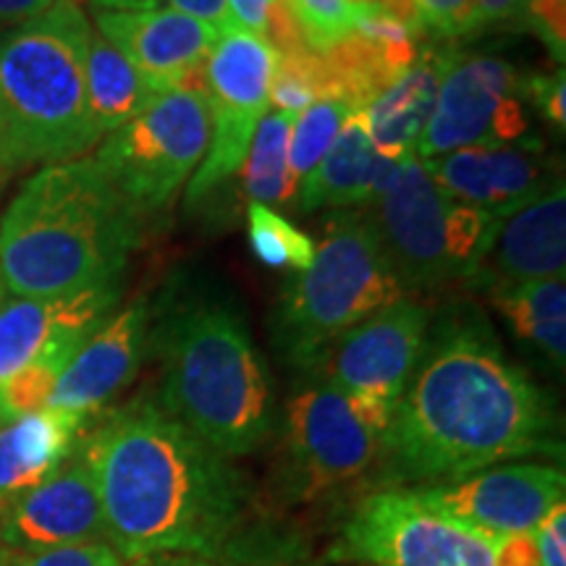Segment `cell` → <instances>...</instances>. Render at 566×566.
<instances>
[{
	"instance_id": "cell-23",
	"label": "cell",
	"mask_w": 566,
	"mask_h": 566,
	"mask_svg": "<svg viewBox=\"0 0 566 566\" xmlns=\"http://www.w3.org/2000/svg\"><path fill=\"white\" fill-rule=\"evenodd\" d=\"M446 51L424 48L417 61L365 108L373 147L391 160L412 158L436 111Z\"/></svg>"
},
{
	"instance_id": "cell-40",
	"label": "cell",
	"mask_w": 566,
	"mask_h": 566,
	"mask_svg": "<svg viewBox=\"0 0 566 566\" xmlns=\"http://www.w3.org/2000/svg\"><path fill=\"white\" fill-rule=\"evenodd\" d=\"M268 6H271V0H229L233 24H239L247 32L258 34V38H263Z\"/></svg>"
},
{
	"instance_id": "cell-3",
	"label": "cell",
	"mask_w": 566,
	"mask_h": 566,
	"mask_svg": "<svg viewBox=\"0 0 566 566\" xmlns=\"http://www.w3.org/2000/svg\"><path fill=\"white\" fill-rule=\"evenodd\" d=\"M142 212L95 158L42 166L0 221V273L24 300H51L122 279Z\"/></svg>"
},
{
	"instance_id": "cell-42",
	"label": "cell",
	"mask_w": 566,
	"mask_h": 566,
	"mask_svg": "<svg viewBox=\"0 0 566 566\" xmlns=\"http://www.w3.org/2000/svg\"><path fill=\"white\" fill-rule=\"evenodd\" d=\"M97 11H150L158 9V0H92Z\"/></svg>"
},
{
	"instance_id": "cell-1",
	"label": "cell",
	"mask_w": 566,
	"mask_h": 566,
	"mask_svg": "<svg viewBox=\"0 0 566 566\" xmlns=\"http://www.w3.org/2000/svg\"><path fill=\"white\" fill-rule=\"evenodd\" d=\"M556 451L548 394L506 357L483 313L449 304L388 422L380 454L391 470L436 485Z\"/></svg>"
},
{
	"instance_id": "cell-37",
	"label": "cell",
	"mask_w": 566,
	"mask_h": 566,
	"mask_svg": "<svg viewBox=\"0 0 566 566\" xmlns=\"http://www.w3.org/2000/svg\"><path fill=\"white\" fill-rule=\"evenodd\" d=\"M543 566H566V504H556L535 530Z\"/></svg>"
},
{
	"instance_id": "cell-7",
	"label": "cell",
	"mask_w": 566,
	"mask_h": 566,
	"mask_svg": "<svg viewBox=\"0 0 566 566\" xmlns=\"http://www.w3.org/2000/svg\"><path fill=\"white\" fill-rule=\"evenodd\" d=\"M373 221L401 289L428 292L470 281L491 252L501 218L446 195L424 163H399L373 205Z\"/></svg>"
},
{
	"instance_id": "cell-6",
	"label": "cell",
	"mask_w": 566,
	"mask_h": 566,
	"mask_svg": "<svg viewBox=\"0 0 566 566\" xmlns=\"http://www.w3.org/2000/svg\"><path fill=\"white\" fill-rule=\"evenodd\" d=\"M401 296L370 212H336L315 260L296 273L275 307V346L307 373L338 336Z\"/></svg>"
},
{
	"instance_id": "cell-27",
	"label": "cell",
	"mask_w": 566,
	"mask_h": 566,
	"mask_svg": "<svg viewBox=\"0 0 566 566\" xmlns=\"http://www.w3.org/2000/svg\"><path fill=\"white\" fill-rule=\"evenodd\" d=\"M321 55L334 71L344 103H349L357 111H365L388 84L396 82L394 71L388 69L384 59V51L357 32L346 34L344 40L325 48Z\"/></svg>"
},
{
	"instance_id": "cell-2",
	"label": "cell",
	"mask_w": 566,
	"mask_h": 566,
	"mask_svg": "<svg viewBox=\"0 0 566 566\" xmlns=\"http://www.w3.org/2000/svg\"><path fill=\"white\" fill-rule=\"evenodd\" d=\"M101 495L105 535L132 558L210 556L242 509L223 454L153 399H139L82 441Z\"/></svg>"
},
{
	"instance_id": "cell-24",
	"label": "cell",
	"mask_w": 566,
	"mask_h": 566,
	"mask_svg": "<svg viewBox=\"0 0 566 566\" xmlns=\"http://www.w3.org/2000/svg\"><path fill=\"white\" fill-rule=\"evenodd\" d=\"M491 302L512 334L556 370L566 363V283L530 281L491 289Z\"/></svg>"
},
{
	"instance_id": "cell-29",
	"label": "cell",
	"mask_w": 566,
	"mask_h": 566,
	"mask_svg": "<svg viewBox=\"0 0 566 566\" xmlns=\"http://www.w3.org/2000/svg\"><path fill=\"white\" fill-rule=\"evenodd\" d=\"M354 111L357 108H352L349 103L323 101L294 118L292 139H289V171H292L296 187L315 171L317 163L334 145L338 129Z\"/></svg>"
},
{
	"instance_id": "cell-22",
	"label": "cell",
	"mask_w": 566,
	"mask_h": 566,
	"mask_svg": "<svg viewBox=\"0 0 566 566\" xmlns=\"http://www.w3.org/2000/svg\"><path fill=\"white\" fill-rule=\"evenodd\" d=\"M82 428L84 417L59 409L0 417V512L61 470Z\"/></svg>"
},
{
	"instance_id": "cell-10",
	"label": "cell",
	"mask_w": 566,
	"mask_h": 566,
	"mask_svg": "<svg viewBox=\"0 0 566 566\" xmlns=\"http://www.w3.org/2000/svg\"><path fill=\"white\" fill-rule=\"evenodd\" d=\"M275 53L263 38L231 24L218 34L205 63L210 111V145L202 166L187 189V205L195 208L212 189L242 168L254 129L271 105Z\"/></svg>"
},
{
	"instance_id": "cell-4",
	"label": "cell",
	"mask_w": 566,
	"mask_h": 566,
	"mask_svg": "<svg viewBox=\"0 0 566 566\" xmlns=\"http://www.w3.org/2000/svg\"><path fill=\"white\" fill-rule=\"evenodd\" d=\"M90 19L76 0L0 40V171L76 160L103 139L90 111Z\"/></svg>"
},
{
	"instance_id": "cell-11",
	"label": "cell",
	"mask_w": 566,
	"mask_h": 566,
	"mask_svg": "<svg viewBox=\"0 0 566 566\" xmlns=\"http://www.w3.org/2000/svg\"><path fill=\"white\" fill-rule=\"evenodd\" d=\"M522 82L520 69L504 59L446 51L436 111L417 153L433 160L462 147H501L525 139L530 118L522 105Z\"/></svg>"
},
{
	"instance_id": "cell-13",
	"label": "cell",
	"mask_w": 566,
	"mask_h": 566,
	"mask_svg": "<svg viewBox=\"0 0 566 566\" xmlns=\"http://www.w3.org/2000/svg\"><path fill=\"white\" fill-rule=\"evenodd\" d=\"M428 336L430 310L401 296L338 336L307 373L352 399L394 415Z\"/></svg>"
},
{
	"instance_id": "cell-36",
	"label": "cell",
	"mask_w": 566,
	"mask_h": 566,
	"mask_svg": "<svg viewBox=\"0 0 566 566\" xmlns=\"http://www.w3.org/2000/svg\"><path fill=\"white\" fill-rule=\"evenodd\" d=\"M420 11L422 30H433L441 38L467 34L472 0H415Z\"/></svg>"
},
{
	"instance_id": "cell-17",
	"label": "cell",
	"mask_w": 566,
	"mask_h": 566,
	"mask_svg": "<svg viewBox=\"0 0 566 566\" xmlns=\"http://www.w3.org/2000/svg\"><path fill=\"white\" fill-rule=\"evenodd\" d=\"M150 334V307L145 300L132 302L122 313L108 315L80 349L71 354L48 401L59 409L87 420L101 412L139 370L142 354Z\"/></svg>"
},
{
	"instance_id": "cell-33",
	"label": "cell",
	"mask_w": 566,
	"mask_h": 566,
	"mask_svg": "<svg viewBox=\"0 0 566 566\" xmlns=\"http://www.w3.org/2000/svg\"><path fill=\"white\" fill-rule=\"evenodd\" d=\"M263 40L273 48L275 55H296L313 51L307 42V34H304L294 0H271L265 13Z\"/></svg>"
},
{
	"instance_id": "cell-31",
	"label": "cell",
	"mask_w": 566,
	"mask_h": 566,
	"mask_svg": "<svg viewBox=\"0 0 566 566\" xmlns=\"http://www.w3.org/2000/svg\"><path fill=\"white\" fill-rule=\"evenodd\" d=\"M313 51H325L354 32L363 6L352 0H294Z\"/></svg>"
},
{
	"instance_id": "cell-38",
	"label": "cell",
	"mask_w": 566,
	"mask_h": 566,
	"mask_svg": "<svg viewBox=\"0 0 566 566\" xmlns=\"http://www.w3.org/2000/svg\"><path fill=\"white\" fill-rule=\"evenodd\" d=\"M176 11L187 13L197 21H205L210 24L212 30H226V27L233 24L231 11H229V0H168Z\"/></svg>"
},
{
	"instance_id": "cell-26",
	"label": "cell",
	"mask_w": 566,
	"mask_h": 566,
	"mask_svg": "<svg viewBox=\"0 0 566 566\" xmlns=\"http://www.w3.org/2000/svg\"><path fill=\"white\" fill-rule=\"evenodd\" d=\"M294 116L265 113L254 129L250 150L242 163L244 192L254 205L286 202L296 192V181L289 171V139H292Z\"/></svg>"
},
{
	"instance_id": "cell-18",
	"label": "cell",
	"mask_w": 566,
	"mask_h": 566,
	"mask_svg": "<svg viewBox=\"0 0 566 566\" xmlns=\"http://www.w3.org/2000/svg\"><path fill=\"white\" fill-rule=\"evenodd\" d=\"M97 32L134 63L155 95L179 90L208 63L218 30L176 9L97 11Z\"/></svg>"
},
{
	"instance_id": "cell-39",
	"label": "cell",
	"mask_w": 566,
	"mask_h": 566,
	"mask_svg": "<svg viewBox=\"0 0 566 566\" xmlns=\"http://www.w3.org/2000/svg\"><path fill=\"white\" fill-rule=\"evenodd\" d=\"M527 0H472L470 9V27L467 32H475L480 27L499 24L512 17H520Z\"/></svg>"
},
{
	"instance_id": "cell-30",
	"label": "cell",
	"mask_w": 566,
	"mask_h": 566,
	"mask_svg": "<svg viewBox=\"0 0 566 566\" xmlns=\"http://www.w3.org/2000/svg\"><path fill=\"white\" fill-rule=\"evenodd\" d=\"M69 359H40L0 386V417H19L48 409L55 380Z\"/></svg>"
},
{
	"instance_id": "cell-35",
	"label": "cell",
	"mask_w": 566,
	"mask_h": 566,
	"mask_svg": "<svg viewBox=\"0 0 566 566\" xmlns=\"http://www.w3.org/2000/svg\"><path fill=\"white\" fill-rule=\"evenodd\" d=\"M522 17L562 66L566 59V0H527Z\"/></svg>"
},
{
	"instance_id": "cell-20",
	"label": "cell",
	"mask_w": 566,
	"mask_h": 566,
	"mask_svg": "<svg viewBox=\"0 0 566 566\" xmlns=\"http://www.w3.org/2000/svg\"><path fill=\"white\" fill-rule=\"evenodd\" d=\"M566 189L554 181L533 202L504 218L491 252L472 275L475 286H516L530 281H564Z\"/></svg>"
},
{
	"instance_id": "cell-34",
	"label": "cell",
	"mask_w": 566,
	"mask_h": 566,
	"mask_svg": "<svg viewBox=\"0 0 566 566\" xmlns=\"http://www.w3.org/2000/svg\"><path fill=\"white\" fill-rule=\"evenodd\" d=\"M522 97H527L530 105L541 113L558 134L566 129V80L564 69L554 74H533L522 82Z\"/></svg>"
},
{
	"instance_id": "cell-9",
	"label": "cell",
	"mask_w": 566,
	"mask_h": 566,
	"mask_svg": "<svg viewBox=\"0 0 566 566\" xmlns=\"http://www.w3.org/2000/svg\"><path fill=\"white\" fill-rule=\"evenodd\" d=\"M334 556L365 566H499L495 535L436 512L412 488L367 495L346 522Z\"/></svg>"
},
{
	"instance_id": "cell-21",
	"label": "cell",
	"mask_w": 566,
	"mask_h": 566,
	"mask_svg": "<svg viewBox=\"0 0 566 566\" xmlns=\"http://www.w3.org/2000/svg\"><path fill=\"white\" fill-rule=\"evenodd\" d=\"M399 160L386 158L373 147L365 111L349 113L334 145L317 168L296 187V210L317 208H373L391 184Z\"/></svg>"
},
{
	"instance_id": "cell-16",
	"label": "cell",
	"mask_w": 566,
	"mask_h": 566,
	"mask_svg": "<svg viewBox=\"0 0 566 566\" xmlns=\"http://www.w3.org/2000/svg\"><path fill=\"white\" fill-rule=\"evenodd\" d=\"M116 302L118 283L51 300L19 296L0 304V386L40 359H71Z\"/></svg>"
},
{
	"instance_id": "cell-8",
	"label": "cell",
	"mask_w": 566,
	"mask_h": 566,
	"mask_svg": "<svg viewBox=\"0 0 566 566\" xmlns=\"http://www.w3.org/2000/svg\"><path fill=\"white\" fill-rule=\"evenodd\" d=\"M208 145V101L195 92L171 90L155 97L122 129L111 132L95 160L145 216L174 202L200 168Z\"/></svg>"
},
{
	"instance_id": "cell-32",
	"label": "cell",
	"mask_w": 566,
	"mask_h": 566,
	"mask_svg": "<svg viewBox=\"0 0 566 566\" xmlns=\"http://www.w3.org/2000/svg\"><path fill=\"white\" fill-rule=\"evenodd\" d=\"M17 566H150L145 558L124 556L111 543H80V546H63L40 551V554L21 556Z\"/></svg>"
},
{
	"instance_id": "cell-14",
	"label": "cell",
	"mask_w": 566,
	"mask_h": 566,
	"mask_svg": "<svg viewBox=\"0 0 566 566\" xmlns=\"http://www.w3.org/2000/svg\"><path fill=\"white\" fill-rule=\"evenodd\" d=\"M564 470L554 464H495L472 475L412 488L417 499L485 535L530 533L564 501Z\"/></svg>"
},
{
	"instance_id": "cell-44",
	"label": "cell",
	"mask_w": 566,
	"mask_h": 566,
	"mask_svg": "<svg viewBox=\"0 0 566 566\" xmlns=\"http://www.w3.org/2000/svg\"><path fill=\"white\" fill-rule=\"evenodd\" d=\"M6 292H9V289H6V281H3V273H0V304L6 302Z\"/></svg>"
},
{
	"instance_id": "cell-25",
	"label": "cell",
	"mask_w": 566,
	"mask_h": 566,
	"mask_svg": "<svg viewBox=\"0 0 566 566\" xmlns=\"http://www.w3.org/2000/svg\"><path fill=\"white\" fill-rule=\"evenodd\" d=\"M87 97L97 129L111 134L137 118L158 95L147 87L134 63L111 40L92 30L87 48Z\"/></svg>"
},
{
	"instance_id": "cell-41",
	"label": "cell",
	"mask_w": 566,
	"mask_h": 566,
	"mask_svg": "<svg viewBox=\"0 0 566 566\" xmlns=\"http://www.w3.org/2000/svg\"><path fill=\"white\" fill-rule=\"evenodd\" d=\"M59 0H0V21L6 24H24L40 13L51 11Z\"/></svg>"
},
{
	"instance_id": "cell-15",
	"label": "cell",
	"mask_w": 566,
	"mask_h": 566,
	"mask_svg": "<svg viewBox=\"0 0 566 566\" xmlns=\"http://www.w3.org/2000/svg\"><path fill=\"white\" fill-rule=\"evenodd\" d=\"M101 541L108 543L101 495L82 451L0 512V546L19 556Z\"/></svg>"
},
{
	"instance_id": "cell-12",
	"label": "cell",
	"mask_w": 566,
	"mask_h": 566,
	"mask_svg": "<svg viewBox=\"0 0 566 566\" xmlns=\"http://www.w3.org/2000/svg\"><path fill=\"white\" fill-rule=\"evenodd\" d=\"M289 480L300 499L354 483L384 451V436L367 424L346 394L310 378L286 401Z\"/></svg>"
},
{
	"instance_id": "cell-43",
	"label": "cell",
	"mask_w": 566,
	"mask_h": 566,
	"mask_svg": "<svg viewBox=\"0 0 566 566\" xmlns=\"http://www.w3.org/2000/svg\"><path fill=\"white\" fill-rule=\"evenodd\" d=\"M150 566H208V564L197 562L195 556H160V558H150Z\"/></svg>"
},
{
	"instance_id": "cell-19",
	"label": "cell",
	"mask_w": 566,
	"mask_h": 566,
	"mask_svg": "<svg viewBox=\"0 0 566 566\" xmlns=\"http://www.w3.org/2000/svg\"><path fill=\"white\" fill-rule=\"evenodd\" d=\"M424 168L446 195L488 210L501 221L533 202L556 181L548 179L541 145L530 139L501 147H462L424 160Z\"/></svg>"
},
{
	"instance_id": "cell-28",
	"label": "cell",
	"mask_w": 566,
	"mask_h": 566,
	"mask_svg": "<svg viewBox=\"0 0 566 566\" xmlns=\"http://www.w3.org/2000/svg\"><path fill=\"white\" fill-rule=\"evenodd\" d=\"M247 233L254 258L268 268H294L300 273L315 260L313 239L268 205H250Z\"/></svg>"
},
{
	"instance_id": "cell-5",
	"label": "cell",
	"mask_w": 566,
	"mask_h": 566,
	"mask_svg": "<svg viewBox=\"0 0 566 566\" xmlns=\"http://www.w3.org/2000/svg\"><path fill=\"white\" fill-rule=\"evenodd\" d=\"M163 409L223 457L258 449L273 428V384L233 304L195 300L160 328Z\"/></svg>"
}]
</instances>
